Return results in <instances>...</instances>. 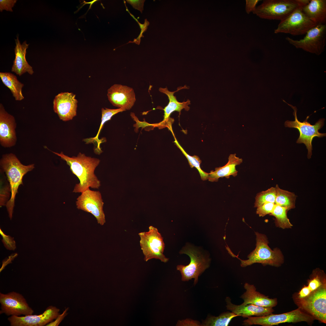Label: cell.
<instances>
[{
  "instance_id": "36",
  "label": "cell",
  "mask_w": 326,
  "mask_h": 326,
  "mask_svg": "<svg viewBox=\"0 0 326 326\" xmlns=\"http://www.w3.org/2000/svg\"><path fill=\"white\" fill-rule=\"evenodd\" d=\"M69 309V308H66L64 311L61 314H59L57 317L55 319V320L54 321H52L51 322L47 324L46 326H57L60 324L61 322L63 319L67 315V311Z\"/></svg>"
},
{
  "instance_id": "19",
  "label": "cell",
  "mask_w": 326,
  "mask_h": 326,
  "mask_svg": "<svg viewBox=\"0 0 326 326\" xmlns=\"http://www.w3.org/2000/svg\"><path fill=\"white\" fill-rule=\"evenodd\" d=\"M229 297H226L225 301L227 310H230L238 316L248 318L252 316H260L267 315L272 313L274 310L271 308H267L257 306L252 304L245 305H238L231 302Z\"/></svg>"
},
{
  "instance_id": "25",
  "label": "cell",
  "mask_w": 326,
  "mask_h": 326,
  "mask_svg": "<svg viewBox=\"0 0 326 326\" xmlns=\"http://www.w3.org/2000/svg\"><path fill=\"white\" fill-rule=\"evenodd\" d=\"M275 187L276 195L275 204L285 207L288 211L295 208L297 196L295 193L280 188L278 184Z\"/></svg>"
},
{
  "instance_id": "4",
  "label": "cell",
  "mask_w": 326,
  "mask_h": 326,
  "mask_svg": "<svg viewBox=\"0 0 326 326\" xmlns=\"http://www.w3.org/2000/svg\"><path fill=\"white\" fill-rule=\"evenodd\" d=\"M308 0H265L252 11L259 18L280 21L297 8L309 3Z\"/></svg>"
},
{
  "instance_id": "24",
  "label": "cell",
  "mask_w": 326,
  "mask_h": 326,
  "mask_svg": "<svg viewBox=\"0 0 326 326\" xmlns=\"http://www.w3.org/2000/svg\"><path fill=\"white\" fill-rule=\"evenodd\" d=\"M0 77L3 83L9 88L16 101L24 98L22 90L24 85L20 82L16 76L10 72H0Z\"/></svg>"
},
{
  "instance_id": "16",
  "label": "cell",
  "mask_w": 326,
  "mask_h": 326,
  "mask_svg": "<svg viewBox=\"0 0 326 326\" xmlns=\"http://www.w3.org/2000/svg\"><path fill=\"white\" fill-rule=\"evenodd\" d=\"M78 101L72 92H61L53 101V110L59 119L64 121L72 120L77 115Z\"/></svg>"
},
{
  "instance_id": "41",
  "label": "cell",
  "mask_w": 326,
  "mask_h": 326,
  "mask_svg": "<svg viewBox=\"0 0 326 326\" xmlns=\"http://www.w3.org/2000/svg\"><path fill=\"white\" fill-rule=\"evenodd\" d=\"M97 1V0H93V1H91V2H85V1H84V3H84L85 4H83V5H82V6L81 7H80V8H78V10H77V11H76V12H78V10H80V9H81V8H82V7H83V6H84V5H85V4H91V3H94V2H96V1Z\"/></svg>"
},
{
  "instance_id": "10",
  "label": "cell",
  "mask_w": 326,
  "mask_h": 326,
  "mask_svg": "<svg viewBox=\"0 0 326 326\" xmlns=\"http://www.w3.org/2000/svg\"><path fill=\"white\" fill-rule=\"evenodd\" d=\"M300 6L280 21L275 34L283 33L293 36L305 34L317 24L308 18Z\"/></svg>"
},
{
  "instance_id": "31",
  "label": "cell",
  "mask_w": 326,
  "mask_h": 326,
  "mask_svg": "<svg viewBox=\"0 0 326 326\" xmlns=\"http://www.w3.org/2000/svg\"><path fill=\"white\" fill-rule=\"evenodd\" d=\"M275 204L272 203H264L257 207L256 213L259 216L263 217L267 214H270L272 212Z\"/></svg>"
},
{
  "instance_id": "30",
  "label": "cell",
  "mask_w": 326,
  "mask_h": 326,
  "mask_svg": "<svg viewBox=\"0 0 326 326\" xmlns=\"http://www.w3.org/2000/svg\"><path fill=\"white\" fill-rule=\"evenodd\" d=\"M125 111V110L120 108L116 109H111L105 108V109H101V121L100 124L99 130L97 135L93 138H91V139L87 140L88 143L92 142L93 141H96L97 142L99 141L98 139L99 134L101 131L104 123L107 121L111 119L112 117L115 114L120 112Z\"/></svg>"
},
{
  "instance_id": "29",
  "label": "cell",
  "mask_w": 326,
  "mask_h": 326,
  "mask_svg": "<svg viewBox=\"0 0 326 326\" xmlns=\"http://www.w3.org/2000/svg\"><path fill=\"white\" fill-rule=\"evenodd\" d=\"M276 195L275 187H271L265 191L258 193L255 197L254 207H257L267 203H275Z\"/></svg>"
},
{
  "instance_id": "21",
  "label": "cell",
  "mask_w": 326,
  "mask_h": 326,
  "mask_svg": "<svg viewBox=\"0 0 326 326\" xmlns=\"http://www.w3.org/2000/svg\"><path fill=\"white\" fill-rule=\"evenodd\" d=\"M302 9L305 15L317 25L326 24V0H310Z\"/></svg>"
},
{
  "instance_id": "32",
  "label": "cell",
  "mask_w": 326,
  "mask_h": 326,
  "mask_svg": "<svg viewBox=\"0 0 326 326\" xmlns=\"http://www.w3.org/2000/svg\"><path fill=\"white\" fill-rule=\"evenodd\" d=\"M0 233L2 237V241L5 248L10 250H14L16 248V246L15 242L13 238L9 235L5 234L1 229Z\"/></svg>"
},
{
  "instance_id": "12",
  "label": "cell",
  "mask_w": 326,
  "mask_h": 326,
  "mask_svg": "<svg viewBox=\"0 0 326 326\" xmlns=\"http://www.w3.org/2000/svg\"><path fill=\"white\" fill-rule=\"evenodd\" d=\"M103 200L100 191L91 190L89 188L77 198L76 205L78 209L91 213L97 223L102 225L106 222Z\"/></svg>"
},
{
  "instance_id": "35",
  "label": "cell",
  "mask_w": 326,
  "mask_h": 326,
  "mask_svg": "<svg viewBox=\"0 0 326 326\" xmlns=\"http://www.w3.org/2000/svg\"><path fill=\"white\" fill-rule=\"evenodd\" d=\"M319 278L318 276L317 275L309 282L307 286L311 292L317 289L323 284Z\"/></svg>"
},
{
  "instance_id": "23",
  "label": "cell",
  "mask_w": 326,
  "mask_h": 326,
  "mask_svg": "<svg viewBox=\"0 0 326 326\" xmlns=\"http://www.w3.org/2000/svg\"><path fill=\"white\" fill-rule=\"evenodd\" d=\"M183 88H184V87L179 88L174 91H169L167 87L159 88V91L166 94L168 96L169 100L168 104L163 109L164 119L162 123L167 122L169 120L171 114L174 111L180 112L184 109L187 111L189 110L190 107L188 105L190 104L189 100H187L186 102H180L177 101L176 97L174 95L175 92Z\"/></svg>"
},
{
  "instance_id": "40",
  "label": "cell",
  "mask_w": 326,
  "mask_h": 326,
  "mask_svg": "<svg viewBox=\"0 0 326 326\" xmlns=\"http://www.w3.org/2000/svg\"><path fill=\"white\" fill-rule=\"evenodd\" d=\"M18 255L17 253H14L12 254L10 256H9L8 258L4 260L2 262V265L1 268L0 269V272L4 268V267L6 266L8 264L11 263V261L13 260L14 258L15 257Z\"/></svg>"
},
{
  "instance_id": "8",
  "label": "cell",
  "mask_w": 326,
  "mask_h": 326,
  "mask_svg": "<svg viewBox=\"0 0 326 326\" xmlns=\"http://www.w3.org/2000/svg\"><path fill=\"white\" fill-rule=\"evenodd\" d=\"M140 245L145 261L155 258L164 263L169 259L163 254L165 244L163 238L157 229L152 226L149 227L147 232H139Z\"/></svg>"
},
{
  "instance_id": "17",
  "label": "cell",
  "mask_w": 326,
  "mask_h": 326,
  "mask_svg": "<svg viewBox=\"0 0 326 326\" xmlns=\"http://www.w3.org/2000/svg\"><path fill=\"white\" fill-rule=\"evenodd\" d=\"M16 123L14 117L8 113L0 104V144L4 148H10L16 143Z\"/></svg>"
},
{
  "instance_id": "2",
  "label": "cell",
  "mask_w": 326,
  "mask_h": 326,
  "mask_svg": "<svg viewBox=\"0 0 326 326\" xmlns=\"http://www.w3.org/2000/svg\"><path fill=\"white\" fill-rule=\"evenodd\" d=\"M2 171L5 172L9 182L11 196L6 204L9 216L11 220L16 194L19 186L23 185V176L35 168L34 164L25 165L22 164L12 153L3 155L0 161Z\"/></svg>"
},
{
  "instance_id": "18",
  "label": "cell",
  "mask_w": 326,
  "mask_h": 326,
  "mask_svg": "<svg viewBox=\"0 0 326 326\" xmlns=\"http://www.w3.org/2000/svg\"><path fill=\"white\" fill-rule=\"evenodd\" d=\"M246 291L240 297L244 302L241 305L252 304L258 306L271 308L275 306L277 302L276 298L271 299L256 291L255 286L245 283L244 286Z\"/></svg>"
},
{
  "instance_id": "28",
  "label": "cell",
  "mask_w": 326,
  "mask_h": 326,
  "mask_svg": "<svg viewBox=\"0 0 326 326\" xmlns=\"http://www.w3.org/2000/svg\"><path fill=\"white\" fill-rule=\"evenodd\" d=\"M174 138L175 139L174 142L187 158L190 167L191 168L195 167L197 168L199 173L201 179L202 180H207L208 179L209 173L205 172L201 169L200 164L201 161L197 155H194L191 156L189 155L180 145L174 136Z\"/></svg>"
},
{
  "instance_id": "9",
  "label": "cell",
  "mask_w": 326,
  "mask_h": 326,
  "mask_svg": "<svg viewBox=\"0 0 326 326\" xmlns=\"http://www.w3.org/2000/svg\"><path fill=\"white\" fill-rule=\"evenodd\" d=\"M304 38L295 40L289 37L286 40L297 49L317 55L321 54L324 50L326 43V25L318 24L310 29Z\"/></svg>"
},
{
  "instance_id": "1",
  "label": "cell",
  "mask_w": 326,
  "mask_h": 326,
  "mask_svg": "<svg viewBox=\"0 0 326 326\" xmlns=\"http://www.w3.org/2000/svg\"><path fill=\"white\" fill-rule=\"evenodd\" d=\"M51 151L66 161L72 173L79 180V182L76 184L73 192L81 193L89 187L99 189L101 182L94 174V171L100 162L99 159L87 156L81 152L76 156L70 157L62 152L58 153Z\"/></svg>"
},
{
  "instance_id": "11",
  "label": "cell",
  "mask_w": 326,
  "mask_h": 326,
  "mask_svg": "<svg viewBox=\"0 0 326 326\" xmlns=\"http://www.w3.org/2000/svg\"><path fill=\"white\" fill-rule=\"evenodd\" d=\"M307 297L296 300L299 306L315 319L326 322V286L325 282Z\"/></svg>"
},
{
  "instance_id": "20",
  "label": "cell",
  "mask_w": 326,
  "mask_h": 326,
  "mask_svg": "<svg viewBox=\"0 0 326 326\" xmlns=\"http://www.w3.org/2000/svg\"><path fill=\"white\" fill-rule=\"evenodd\" d=\"M15 42L16 46L14 49L15 58L11 71L19 76L26 72L30 75H33L34 72L33 68L28 64L26 59V50L29 44L27 43L26 41L21 44L19 40L18 35L15 39Z\"/></svg>"
},
{
  "instance_id": "27",
  "label": "cell",
  "mask_w": 326,
  "mask_h": 326,
  "mask_svg": "<svg viewBox=\"0 0 326 326\" xmlns=\"http://www.w3.org/2000/svg\"><path fill=\"white\" fill-rule=\"evenodd\" d=\"M288 211L284 207L275 204L272 213L270 215L275 217L276 225L283 229L291 228L293 226L287 216Z\"/></svg>"
},
{
  "instance_id": "15",
  "label": "cell",
  "mask_w": 326,
  "mask_h": 326,
  "mask_svg": "<svg viewBox=\"0 0 326 326\" xmlns=\"http://www.w3.org/2000/svg\"><path fill=\"white\" fill-rule=\"evenodd\" d=\"M107 95L112 105L125 110L130 109L136 101L133 89L119 84H114L108 89Z\"/></svg>"
},
{
  "instance_id": "26",
  "label": "cell",
  "mask_w": 326,
  "mask_h": 326,
  "mask_svg": "<svg viewBox=\"0 0 326 326\" xmlns=\"http://www.w3.org/2000/svg\"><path fill=\"white\" fill-rule=\"evenodd\" d=\"M238 316L233 312L229 311L221 313L218 316L208 315L205 320L202 321L203 326H227L233 318Z\"/></svg>"
},
{
  "instance_id": "6",
  "label": "cell",
  "mask_w": 326,
  "mask_h": 326,
  "mask_svg": "<svg viewBox=\"0 0 326 326\" xmlns=\"http://www.w3.org/2000/svg\"><path fill=\"white\" fill-rule=\"evenodd\" d=\"M180 253L188 255L190 259L188 265H179L176 267L177 270L181 273V280L188 281L194 279L193 283L195 285L198 282L199 276L209 267L210 259L190 245L184 247Z\"/></svg>"
},
{
  "instance_id": "14",
  "label": "cell",
  "mask_w": 326,
  "mask_h": 326,
  "mask_svg": "<svg viewBox=\"0 0 326 326\" xmlns=\"http://www.w3.org/2000/svg\"><path fill=\"white\" fill-rule=\"evenodd\" d=\"M60 310L50 306L39 315H29L23 316L11 315L8 320L11 326H43L55 319L59 314Z\"/></svg>"
},
{
  "instance_id": "38",
  "label": "cell",
  "mask_w": 326,
  "mask_h": 326,
  "mask_svg": "<svg viewBox=\"0 0 326 326\" xmlns=\"http://www.w3.org/2000/svg\"><path fill=\"white\" fill-rule=\"evenodd\" d=\"M259 0H246V10L247 12L249 14L256 7V5Z\"/></svg>"
},
{
  "instance_id": "34",
  "label": "cell",
  "mask_w": 326,
  "mask_h": 326,
  "mask_svg": "<svg viewBox=\"0 0 326 326\" xmlns=\"http://www.w3.org/2000/svg\"><path fill=\"white\" fill-rule=\"evenodd\" d=\"M177 326H200L201 324L198 321L187 318L179 320L176 324Z\"/></svg>"
},
{
  "instance_id": "13",
  "label": "cell",
  "mask_w": 326,
  "mask_h": 326,
  "mask_svg": "<svg viewBox=\"0 0 326 326\" xmlns=\"http://www.w3.org/2000/svg\"><path fill=\"white\" fill-rule=\"evenodd\" d=\"M0 314L19 316L32 315L34 312L23 296L15 292L5 294L0 293Z\"/></svg>"
},
{
  "instance_id": "33",
  "label": "cell",
  "mask_w": 326,
  "mask_h": 326,
  "mask_svg": "<svg viewBox=\"0 0 326 326\" xmlns=\"http://www.w3.org/2000/svg\"><path fill=\"white\" fill-rule=\"evenodd\" d=\"M17 1L16 0H0V11L2 12L4 10L8 11H13L12 8Z\"/></svg>"
},
{
  "instance_id": "39",
  "label": "cell",
  "mask_w": 326,
  "mask_h": 326,
  "mask_svg": "<svg viewBox=\"0 0 326 326\" xmlns=\"http://www.w3.org/2000/svg\"><path fill=\"white\" fill-rule=\"evenodd\" d=\"M311 293V292L307 286H305L299 292L297 299H302L308 296Z\"/></svg>"
},
{
  "instance_id": "37",
  "label": "cell",
  "mask_w": 326,
  "mask_h": 326,
  "mask_svg": "<svg viewBox=\"0 0 326 326\" xmlns=\"http://www.w3.org/2000/svg\"><path fill=\"white\" fill-rule=\"evenodd\" d=\"M126 1L127 3L131 5L134 8L139 10L142 13L144 3L145 0H127Z\"/></svg>"
},
{
  "instance_id": "3",
  "label": "cell",
  "mask_w": 326,
  "mask_h": 326,
  "mask_svg": "<svg viewBox=\"0 0 326 326\" xmlns=\"http://www.w3.org/2000/svg\"><path fill=\"white\" fill-rule=\"evenodd\" d=\"M255 233L256 248L248 256V259H240L231 251L229 253L240 260V265L242 267H245L256 263H260L264 266L270 265L276 267L281 265L284 262V257L280 250L277 248L272 250L268 245V241L265 235L258 232Z\"/></svg>"
},
{
  "instance_id": "5",
  "label": "cell",
  "mask_w": 326,
  "mask_h": 326,
  "mask_svg": "<svg viewBox=\"0 0 326 326\" xmlns=\"http://www.w3.org/2000/svg\"><path fill=\"white\" fill-rule=\"evenodd\" d=\"M283 101L294 110L293 114L295 119L294 121L288 120L286 121L284 123L285 126L289 128H295L298 129L300 135L296 141V143H303L305 144L308 151L307 158L308 159H310L311 158L312 154V142L313 139L315 137L321 138L326 136V133H321L318 131L323 126L325 119L321 118L314 125H311L307 121L309 117L308 116L303 122H300L298 120L297 118V109L296 107L288 104L284 100Z\"/></svg>"
},
{
  "instance_id": "22",
  "label": "cell",
  "mask_w": 326,
  "mask_h": 326,
  "mask_svg": "<svg viewBox=\"0 0 326 326\" xmlns=\"http://www.w3.org/2000/svg\"><path fill=\"white\" fill-rule=\"evenodd\" d=\"M242 159L236 156L235 154L230 155L227 164L222 167L216 168L215 171H211L209 173L208 180L211 182L217 181L220 177H225L229 178L230 176H236L238 171L236 166L242 162Z\"/></svg>"
},
{
  "instance_id": "7",
  "label": "cell",
  "mask_w": 326,
  "mask_h": 326,
  "mask_svg": "<svg viewBox=\"0 0 326 326\" xmlns=\"http://www.w3.org/2000/svg\"><path fill=\"white\" fill-rule=\"evenodd\" d=\"M243 321L242 324L246 326L260 325L272 326L286 323L312 322L315 318L310 315L299 307L292 311L280 314L250 317Z\"/></svg>"
}]
</instances>
